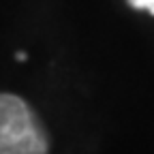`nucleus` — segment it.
<instances>
[{
    "mask_svg": "<svg viewBox=\"0 0 154 154\" xmlns=\"http://www.w3.org/2000/svg\"><path fill=\"white\" fill-rule=\"evenodd\" d=\"M0 154H47L43 126L15 94L0 96Z\"/></svg>",
    "mask_w": 154,
    "mask_h": 154,
    "instance_id": "f257e3e1",
    "label": "nucleus"
},
{
    "mask_svg": "<svg viewBox=\"0 0 154 154\" xmlns=\"http://www.w3.org/2000/svg\"><path fill=\"white\" fill-rule=\"evenodd\" d=\"M133 9H141V11H150L154 15V0H128Z\"/></svg>",
    "mask_w": 154,
    "mask_h": 154,
    "instance_id": "f03ea898",
    "label": "nucleus"
},
{
    "mask_svg": "<svg viewBox=\"0 0 154 154\" xmlns=\"http://www.w3.org/2000/svg\"><path fill=\"white\" fill-rule=\"evenodd\" d=\"M15 58H17V60H26V58H28V56H26V54H22V51H19V54H17Z\"/></svg>",
    "mask_w": 154,
    "mask_h": 154,
    "instance_id": "7ed1b4c3",
    "label": "nucleus"
}]
</instances>
